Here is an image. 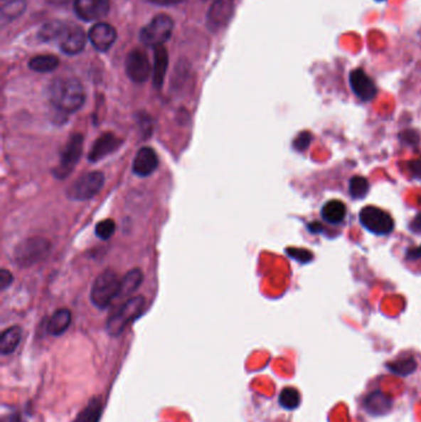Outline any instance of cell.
Masks as SVG:
<instances>
[{
	"label": "cell",
	"instance_id": "cell-6",
	"mask_svg": "<svg viewBox=\"0 0 421 422\" xmlns=\"http://www.w3.org/2000/svg\"><path fill=\"white\" fill-rule=\"evenodd\" d=\"M105 181V176L99 171L87 172L77 178L73 184L67 189V196L75 201H85L93 199L102 191Z\"/></svg>",
	"mask_w": 421,
	"mask_h": 422
},
{
	"label": "cell",
	"instance_id": "cell-30",
	"mask_svg": "<svg viewBox=\"0 0 421 422\" xmlns=\"http://www.w3.org/2000/svg\"><path fill=\"white\" fill-rule=\"evenodd\" d=\"M115 230H117V225L114 223V220H112V218H105V220L100 221V223L95 226V235H97L100 240L107 241L109 238H112V235L115 233Z\"/></svg>",
	"mask_w": 421,
	"mask_h": 422
},
{
	"label": "cell",
	"instance_id": "cell-5",
	"mask_svg": "<svg viewBox=\"0 0 421 422\" xmlns=\"http://www.w3.org/2000/svg\"><path fill=\"white\" fill-rule=\"evenodd\" d=\"M174 20L166 14H159L151 20L145 28L141 30L140 40L145 46H164L174 33Z\"/></svg>",
	"mask_w": 421,
	"mask_h": 422
},
{
	"label": "cell",
	"instance_id": "cell-27",
	"mask_svg": "<svg viewBox=\"0 0 421 422\" xmlns=\"http://www.w3.org/2000/svg\"><path fill=\"white\" fill-rule=\"evenodd\" d=\"M417 361L412 357L399 358L394 362L389 363V371L397 376H407L417 371Z\"/></svg>",
	"mask_w": 421,
	"mask_h": 422
},
{
	"label": "cell",
	"instance_id": "cell-32",
	"mask_svg": "<svg viewBox=\"0 0 421 422\" xmlns=\"http://www.w3.org/2000/svg\"><path fill=\"white\" fill-rule=\"evenodd\" d=\"M311 139H313V136H311L309 132H307V131L300 132V134L297 136V139H294V142H293V147H294L297 151H304V149L309 147Z\"/></svg>",
	"mask_w": 421,
	"mask_h": 422
},
{
	"label": "cell",
	"instance_id": "cell-22",
	"mask_svg": "<svg viewBox=\"0 0 421 422\" xmlns=\"http://www.w3.org/2000/svg\"><path fill=\"white\" fill-rule=\"evenodd\" d=\"M365 406L368 410V413H372V415H382V413L388 411L390 406H392V403H390V400H389L387 395H384L380 391H375V393H372V394L367 396Z\"/></svg>",
	"mask_w": 421,
	"mask_h": 422
},
{
	"label": "cell",
	"instance_id": "cell-38",
	"mask_svg": "<svg viewBox=\"0 0 421 422\" xmlns=\"http://www.w3.org/2000/svg\"><path fill=\"white\" fill-rule=\"evenodd\" d=\"M3 422H20V418L16 413L15 415H9L8 418H5Z\"/></svg>",
	"mask_w": 421,
	"mask_h": 422
},
{
	"label": "cell",
	"instance_id": "cell-9",
	"mask_svg": "<svg viewBox=\"0 0 421 422\" xmlns=\"http://www.w3.org/2000/svg\"><path fill=\"white\" fill-rule=\"evenodd\" d=\"M125 70H127V77L132 79V82L144 83L150 78L154 70L145 52L141 50H132L127 56Z\"/></svg>",
	"mask_w": 421,
	"mask_h": 422
},
{
	"label": "cell",
	"instance_id": "cell-7",
	"mask_svg": "<svg viewBox=\"0 0 421 422\" xmlns=\"http://www.w3.org/2000/svg\"><path fill=\"white\" fill-rule=\"evenodd\" d=\"M83 141V134H75L70 136L65 149H62L58 166L53 169V174L56 178L65 179L75 169L82 157Z\"/></svg>",
	"mask_w": 421,
	"mask_h": 422
},
{
	"label": "cell",
	"instance_id": "cell-36",
	"mask_svg": "<svg viewBox=\"0 0 421 422\" xmlns=\"http://www.w3.org/2000/svg\"><path fill=\"white\" fill-rule=\"evenodd\" d=\"M410 230L415 233H421V213H417L410 223Z\"/></svg>",
	"mask_w": 421,
	"mask_h": 422
},
{
	"label": "cell",
	"instance_id": "cell-1",
	"mask_svg": "<svg viewBox=\"0 0 421 422\" xmlns=\"http://www.w3.org/2000/svg\"><path fill=\"white\" fill-rule=\"evenodd\" d=\"M48 99L58 112L72 114L85 102V92L78 79L57 78L48 87Z\"/></svg>",
	"mask_w": 421,
	"mask_h": 422
},
{
	"label": "cell",
	"instance_id": "cell-21",
	"mask_svg": "<svg viewBox=\"0 0 421 422\" xmlns=\"http://www.w3.org/2000/svg\"><path fill=\"white\" fill-rule=\"evenodd\" d=\"M167 68H169V53L164 46L156 47L155 65H154V84L156 88L162 87Z\"/></svg>",
	"mask_w": 421,
	"mask_h": 422
},
{
	"label": "cell",
	"instance_id": "cell-29",
	"mask_svg": "<svg viewBox=\"0 0 421 422\" xmlns=\"http://www.w3.org/2000/svg\"><path fill=\"white\" fill-rule=\"evenodd\" d=\"M348 191H350V195L353 199H362V198H365L366 195L368 194L370 183L366 179L365 176H353L350 181Z\"/></svg>",
	"mask_w": 421,
	"mask_h": 422
},
{
	"label": "cell",
	"instance_id": "cell-12",
	"mask_svg": "<svg viewBox=\"0 0 421 422\" xmlns=\"http://www.w3.org/2000/svg\"><path fill=\"white\" fill-rule=\"evenodd\" d=\"M110 0H75V11L83 21L103 19L109 13Z\"/></svg>",
	"mask_w": 421,
	"mask_h": 422
},
{
	"label": "cell",
	"instance_id": "cell-35",
	"mask_svg": "<svg viewBox=\"0 0 421 422\" xmlns=\"http://www.w3.org/2000/svg\"><path fill=\"white\" fill-rule=\"evenodd\" d=\"M149 3L161 6H171V5H177L182 3L183 0H147Z\"/></svg>",
	"mask_w": 421,
	"mask_h": 422
},
{
	"label": "cell",
	"instance_id": "cell-37",
	"mask_svg": "<svg viewBox=\"0 0 421 422\" xmlns=\"http://www.w3.org/2000/svg\"><path fill=\"white\" fill-rule=\"evenodd\" d=\"M407 260H421V246L417 247V248H412V250H409V252L407 253Z\"/></svg>",
	"mask_w": 421,
	"mask_h": 422
},
{
	"label": "cell",
	"instance_id": "cell-15",
	"mask_svg": "<svg viewBox=\"0 0 421 422\" xmlns=\"http://www.w3.org/2000/svg\"><path fill=\"white\" fill-rule=\"evenodd\" d=\"M122 144V139H119L117 134L105 132L95 139L92 149L89 151L88 159L92 163L99 162L104 158L108 157L109 154H114Z\"/></svg>",
	"mask_w": 421,
	"mask_h": 422
},
{
	"label": "cell",
	"instance_id": "cell-34",
	"mask_svg": "<svg viewBox=\"0 0 421 422\" xmlns=\"http://www.w3.org/2000/svg\"><path fill=\"white\" fill-rule=\"evenodd\" d=\"M409 171L414 178L420 179L421 181V157L414 159L412 162L409 163Z\"/></svg>",
	"mask_w": 421,
	"mask_h": 422
},
{
	"label": "cell",
	"instance_id": "cell-24",
	"mask_svg": "<svg viewBox=\"0 0 421 422\" xmlns=\"http://www.w3.org/2000/svg\"><path fill=\"white\" fill-rule=\"evenodd\" d=\"M144 280V274L140 269H132L122 279V289L119 297H127L132 295L137 289L140 288L141 283Z\"/></svg>",
	"mask_w": 421,
	"mask_h": 422
},
{
	"label": "cell",
	"instance_id": "cell-26",
	"mask_svg": "<svg viewBox=\"0 0 421 422\" xmlns=\"http://www.w3.org/2000/svg\"><path fill=\"white\" fill-rule=\"evenodd\" d=\"M67 23L61 21H50L43 25V28L38 31V38L43 42L53 41V40H60L62 33L66 28Z\"/></svg>",
	"mask_w": 421,
	"mask_h": 422
},
{
	"label": "cell",
	"instance_id": "cell-33",
	"mask_svg": "<svg viewBox=\"0 0 421 422\" xmlns=\"http://www.w3.org/2000/svg\"><path fill=\"white\" fill-rule=\"evenodd\" d=\"M13 279H14V277L8 269H1L0 270V288H1V290H5L9 285H11Z\"/></svg>",
	"mask_w": 421,
	"mask_h": 422
},
{
	"label": "cell",
	"instance_id": "cell-10",
	"mask_svg": "<svg viewBox=\"0 0 421 422\" xmlns=\"http://www.w3.org/2000/svg\"><path fill=\"white\" fill-rule=\"evenodd\" d=\"M234 13L235 0H215L206 15V26L216 33L230 23Z\"/></svg>",
	"mask_w": 421,
	"mask_h": 422
},
{
	"label": "cell",
	"instance_id": "cell-11",
	"mask_svg": "<svg viewBox=\"0 0 421 422\" xmlns=\"http://www.w3.org/2000/svg\"><path fill=\"white\" fill-rule=\"evenodd\" d=\"M58 42L63 53L75 56L85 50L87 36L83 28L77 26L75 23H70V25L67 23L66 28Z\"/></svg>",
	"mask_w": 421,
	"mask_h": 422
},
{
	"label": "cell",
	"instance_id": "cell-8",
	"mask_svg": "<svg viewBox=\"0 0 421 422\" xmlns=\"http://www.w3.org/2000/svg\"><path fill=\"white\" fill-rule=\"evenodd\" d=\"M360 221L363 228L379 236L389 235L394 230L392 216L375 206H366L361 210Z\"/></svg>",
	"mask_w": 421,
	"mask_h": 422
},
{
	"label": "cell",
	"instance_id": "cell-4",
	"mask_svg": "<svg viewBox=\"0 0 421 422\" xmlns=\"http://www.w3.org/2000/svg\"><path fill=\"white\" fill-rule=\"evenodd\" d=\"M145 297H132L127 302H124L122 307H119L107 321V331L110 336H120L130 325L132 321H135L145 309Z\"/></svg>",
	"mask_w": 421,
	"mask_h": 422
},
{
	"label": "cell",
	"instance_id": "cell-31",
	"mask_svg": "<svg viewBox=\"0 0 421 422\" xmlns=\"http://www.w3.org/2000/svg\"><path fill=\"white\" fill-rule=\"evenodd\" d=\"M287 255L299 263H309L313 260V252L304 248H287Z\"/></svg>",
	"mask_w": 421,
	"mask_h": 422
},
{
	"label": "cell",
	"instance_id": "cell-20",
	"mask_svg": "<svg viewBox=\"0 0 421 422\" xmlns=\"http://www.w3.org/2000/svg\"><path fill=\"white\" fill-rule=\"evenodd\" d=\"M103 413V401L100 396H94L89 400L82 411L75 416L73 422H99Z\"/></svg>",
	"mask_w": 421,
	"mask_h": 422
},
{
	"label": "cell",
	"instance_id": "cell-18",
	"mask_svg": "<svg viewBox=\"0 0 421 422\" xmlns=\"http://www.w3.org/2000/svg\"><path fill=\"white\" fill-rule=\"evenodd\" d=\"M72 322V312L68 309L57 310L47 324V332L51 336L65 334Z\"/></svg>",
	"mask_w": 421,
	"mask_h": 422
},
{
	"label": "cell",
	"instance_id": "cell-17",
	"mask_svg": "<svg viewBox=\"0 0 421 422\" xmlns=\"http://www.w3.org/2000/svg\"><path fill=\"white\" fill-rule=\"evenodd\" d=\"M21 337H23V329L20 326H11L9 329H5L0 337V353L3 356L14 353L15 349L19 347Z\"/></svg>",
	"mask_w": 421,
	"mask_h": 422
},
{
	"label": "cell",
	"instance_id": "cell-2",
	"mask_svg": "<svg viewBox=\"0 0 421 422\" xmlns=\"http://www.w3.org/2000/svg\"><path fill=\"white\" fill-rule=\"evenodd\" d=\"M122 279L114 270L105 269L94 280L90 290V302L94 307L104 310L120 295Z\"/></svg>",
	"mask_w": 421,
	"mask_h": 422
},
{
	"label": "cell",
	"instance_id": "cell-13",
	"mask_svg": "<svg viewBox=\"0 0 421 422\" xmlns=\"http://www.w3.org/2000/svg\"><path fill=\"white\" fill-rule=\"evenodd\" d=\"M117 30L108 23H98L89 30L88 38L97 51L105 52L117 41Z\"/></svg>",
	"mask_w": 421,
	"mask_h": 422
},
{
	"label": "cell",
	"instance_id": "cell-28",
	"mask_svg": "<svg viewBox=\"0 0 421 422\" xmlns=\"http://www.w3.org/2000/svg\"><path fill=\"white\" fill-rule=\"evenodd\" d=\"M279 403L286 410H294L300 405V394L295 388H284L279 394Z\"/></svg>",
	"mask_w": 421,
	"mask_h": 422
},
{
	"label": "cell",
	"instance_id": "cell-14",
	"mask_svg": "<svg viewBox=\"0 0 421 422\" xmlns=\"http://www.w3.org/2000/svg\"><path fill=\"white\" fill-rule=\"evenodd\" d=\"M350 85L356 97H360L362 102H370L377 95V85L363 70H352Z\"/></svg>",
	"mask_w": 421,
	"mask_h": 422
},
{
	"label": "cell",
	"instance_id": "cell-16",
	"mask_svg": "<svg viewBox=\"0 0 421 422\" xmlns=\"http://www.w3.org/2000/svg\"><path fill=\"white\" fill-rule=\"evenodd\" d=\"M159 167V157L152 147H141L132 162V172L136 176H149Z\"/></svg>",
	"mask_w": 421,
	"mask_h": 422
},
{
	"label": "cell",
	"instance_id": "cell-3",
	"mask_svg": "<svg viewBox=\"0 0 421 422\" xmlns=\"http://www.w3.org/2000/svg\"><path fill=\"white\" fill-rule=\"evenodd\" d=\"M51 253V242L43 237H30L15 247V265L20 268H28L46 260Z\"/></svg>",
	"mask_w": 421,
	"mask_h": 422
},
{
	"label": "cell",
	"instance_id": "cell-25",
	"mask_svg": "<svg viewBox=\"0 0 421 422\" xmlns=\"http://www.w3.org/2000/svg\"><path fill=\"white\" fill-rule=\"evenodd\" d=\"M60 65V60L56 56L52 55H41V56L33 57V60L28 62L30 70L38 72V73H48L53 72Z\"/></svg>",
	"mask_w": 421,
	"mask_h": 422
},
{
	"label": "cell",
	"instance_id": "cell-39",
	"mask_svg": "<svg viewBox=\"0 0 421 422\" xmlns=\"http://www.w3.org/2000/svg\"><path fill=\"white\" fill-rule=\"evenodd\" d=\"M378 1H383V0H378Z\"/></svg>",
	"mask_w": 421,
	"mask_h": 422
},
{
	"label": "cell",
	"instance_id": "cell-19",
	"mask_svg": "<svg viewBox=\"0 0 421 422\" xmlns=\"http://www.w3.org/2000/svg\"><path fill=\"white\" fill-rule=\"evenodd\" d=\"M346 205L342 203L341 200H330L321 209V216L324 220L333 225L341 223L346 218Z\"/></svg>",
	"mask_w": 421,
	"mask_h": 422
},
{
	"label": "cell",
	"instance_id": "cell-23",
	"mask_svg": "<svg viewBox=\"0 0 421 422\" xmlns=\"http://www.w3.org/2000/svg\"><path fill=\"white\" fill-rule=\"evenodd\" d=\"M25 10H26V0H10L1 8V14H0L1 23L5 25L10 21H14L23 14Z\"/></svg>",
	"mask_w": 421,
	"mask_h": 422
}]
</instances>
